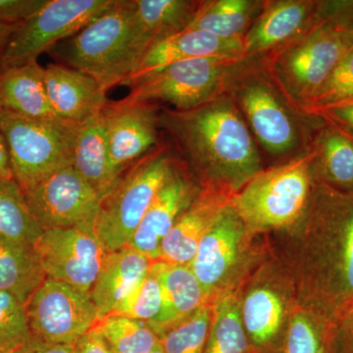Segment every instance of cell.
I'll return each mask as SVG.
<instances>
[{"label":"cell","mask_w":353,"mask_h":353,"mask_svg":"<svg viewBox=\"0 0 353 353\" xmlns=\"http://www.w3.org/2000/svg\"><path fill=\"white\" fill-rule=\"evenodd\" d=\"M152 262L129 246L108 253L90 292L99 319L113 312L148 275Z\"/></svg>","instance_id":"obj_24"},{"label":"cell","mask_w":353,"mask_h":353,"mask_svg":"<svg viewBox=\"0 0 353 353\" xmlns=\"http://www.w3.org/2000/svg\"><path fill=\"white\" fill-rule=\"evenodd\" d=\"M14 180L10 157L4 137L0 132V183Z\"/></svg>","instance_id":"obj_43"},{"label":"cell","mask_w":353,"mask_h":353,"mask_svg":"<svg viewBox=\"0 0 353 353\" xmlns=\"http://www.w3.org/2000/svg\"><path fill=\"white\" fill-rule=\"evenodd\" d=\"M229 57H203L176 62L130 85L125 103L166 102L189 111L219 97L229 69L240 62Z\"/></svg>","instance_id":"obj_10"},{"label":"cell","mask_w":353,"mask_h":353,"mask_svg":"<svg viewBox=\"0 0 353 353\" xmlns=\"http://www.w3.org/2000/svg\"><path fill=\"white\" fill-rule=\"evenodd\" d=\"M114 353H152L160 345L159 338L146 323L121 315H108L95 323Z\"/></svg>","instance_id":"obj_33"},{"label":"cell","mask_w":353,"mask_h":353,"mask_svg":"<svg viewBox=\"0 0 353 353\" xmlns=\"http://www.w3.org/2000/svg\"><path fill=\"white\" fill-rule=\"evenodd\" d=\"M353 102V48L332 71L304 108L318 114Z\"/></svg>","instance_id":"obj_35"},{"label":"cell","mask_w":353,"mask_h":353,"mask_svg":"<svg viewBox=\"0 0 353 353\" xmlns=\"http://www.w3.org/2000/svg\"><path fill=\"white\" fill-rule=\"evenodd\" d=\"M134 0L113 3L50 51L59 64L82 72L104 90L125 85L138 65L132 50Z\"/></svg>","instance_id":"obj_3"},{"label":"cell","mask_w":353,"mask_h":353,"mask_svg":"<svg viewBox=\"0 0 353 353\" xmlns=\"http://www.w3.org/2000/svg\"><path fill=\"white\" fill-rule=\"evenodd\" d=\"M72 166L94 188L101 201L119 180L111 165L108 134L102 114L77 127Z\"/></svg>","instance_id":"obj_26"},{"label":"cell","mask_w":353,"mask_h":353,"mask_svg":"<svg viewBox=\"0 0 353 353\" xmlns=\"http://www.w3.org/2000/svg\"><path fill=\"white\" fill-rule=\"evenodd\" d=\"M46 278L34 246L0 236V292L12 294L27 305Z\"/></svg>","instance_id":"obj_28"},{"label":"cell","mask_w":353,"mask_h":353,"mask_svg":"<svg viewBox=\"0 0 353 353\" xmlns=\"http://www.w3.org/2000/svg\"><path fill=\"white\" fill-rule=\"evenodd\" d=\"M268 241L299 303L334 320L353 301V194L315 180L303 215Z\"/></svg>","instance_id":"obj_1"},{"label":"cell","mask_w":353,"mask_h":353,"mask_svg":"<svg viewBox=\"0 0 353 353\" xmlns=\"http://www.w3.org/2000/svg\"><path fill=\"white\" fill-rule=\"evenodd\" d=\"M152 271L161 288V311L150 328L158 338L203 306L209 305L205 292L189 265L153 261Z\"/></svg>","instance_id":"obj_22"},{"label":"cell","mask_w":353,"mask_h":353,"mask_svg":"<svg viewBox=\"0 0 353 353\" xmlns=\"http://www.w3.org/2000/svg\"><path fill=\"white\" fill-rule=\"evenodd\" d=\"M212 306L205 305L159 336L163 353H205Z\"/></svg>","instance_id":"obj_34"},{"label":"cell","mask_w":353,"mask_h":353,"mask_svg":"<svg viewBox=\"0 0 353 353\" xmlns=\"http://www.w3.org/2000/svg\"><path fill=\"white\" fill-rule=\"evenodd\" d=\"M43 78L53 112L67 124H85L101 115L110 101L97 81L64 65L43 67Z\"/></svg>","instance_id":"obj_18"},{"label":"cell","mask_w":353,"mask_h":353,"mask_svg":"<svg viewBox=\"0 0 353 353\" xmlns=\"http://www.w3.org/2000/svg\"><path fill=\"white\" fill-rule=\"evenodd\" d=\"M20 353H77L75 345H60L32 338L22 347Z\"/></svg>","instance_id":"obj_42"},{"label":"cell","mask_w":353,"mask_h":353,"mask_svg":"<svg viewBox=\"0 0 353 353\" xmlns=\"http://www.w3.org/2000/svg\"><path fill=\"white\" fill-rule=\"evenodd\" d=\"M34 248L46 277L88 296L109 253L94 232L80 228L44 230Z\"/></svg>","instance_id":"obj_14"},{"label":"cell","mask_w":353,"mask_h":353,"mask_svg":"<svg viewBox=\"0 0 353 353\" xmlns=\"http://www.w3.org/2000/svg\"><path fill=\"white\" fill-rule=\"evenodd\" d=\"M159 125L176 139L201 185L234 196L263 171L250 130L228 97L189 111L164 108Z\"/></svg>","instance_id":"obj_2"},{"label":"cell","mask_w":353,"mask_h":353,"mask_svg":"<svg viewBox=\"0 0 353 353\" xmlns=\"http://www.w3.org/2000/svg\"><path fill=\"white\" fill-rule=\"evenodd\" d=\"M23 347L17 348H0V353H20Z\"/></svg>","instance_id":"obj_45"},{"label":"cell","mask_w":353,"mask_h":353,"mask_svg":"<svg viewBox=\"0 0 353 353\" xmlns=\"http://www.w3.org/2000/svg\"><path fill=\"white\" fill-rule=\"evenodd\" d=\"M269 250L268 236L250 232L229 202L204 234L190 264L209 305L236 292Z\"/></svg>","instance_id":"obj_4"},{"label":"cell","mask_w":353,"mask_h":353,"mask_svg":"<svg viewBox=\"0 0 353 353\" xmlns=\"http://www.w3.org/2000/svg\"><path fill=\"white\" fill-rule=\"evenodd\" d=\"M152 353H163V350H162L161 345H159V347H158L157 350H153Z\"/></svg>","instance_id":"obj_46"},{"label":"cell","mask_w":353,"mask_h":353,"mask_svg":"<svg viewBox=\"0 0 353 353\" xmlns=\"http://www.w3.org/2000/svg\"><path fill=\"white\" fill-rule=\"evenodd\" d=\"M31 339L25 304L12 294L0 292V348L21 347Z\"/></svg>","instance_id":"obj_37"},{"label":"cell","mask_w":353,"mask_h":353,"mask_svg":"<svg viewBox=\"0 0 353 353\" xmlns=\"http://www.w3.org/2000/svg\"><path fill=\"white\" fill-rule=\"evenodd\" d=\"M199 3L187 0H134L132 50L138 64L155 43L185 31Z\"/></svg>","instance_id":"obj_21"},{"label":"cell","mask_w":353,"mask_h":353,"mask_svg":"<svg viewBox=\"0 0 353 353\" xmlns=\"http://www.w3.org/2000/svg\"><path fill=\"white\" fill-rule=\"evenodd\" d=\"M236 292L241 322L254 352H284L299 299L294 281L271 250Z\"/></svg>","instance_id":"obj_7"},{"label":"cell","mask_w":353,"mask_h":353,"mask_svg":"<svg viewBox=\"0 0 353 353\" xmlns=\"http://www.w3.org/2000/svg\"><path fill=\"white\" fill-rule=\"evenodd\" d=\"M201 185L199 196L162 241L159 261L190 266L204 234L233 196L217 188Z\"/></svg>","instance_id":"obj_20"},{"label":"cell","mask_w":353,"mask_h":353,"mask_svg":"<svg viewBox=\"0 0 353 353\" xmlns=\"http://www.w3.org/2000/svg\"><path fill=\"white\" fill-rule=\"evenodd\" d=\"M46 0H0V24L17 26L37 12Z\"/></svg>","instance_id":"obj_38"},{"label":"cell","mask_w":353,"mask_h":353,"mask_svg":"<svg viewBox=\"0 0 353 353\" xmlns=\"http://www.w3.org/2000/svg\"><path fill=\"white\" fill-rule=\"evenodd\" d=\"M341 352L353 353V301L334 320Z\"/></svg>","instance_id":"obj_39"},{"label":"cell","mask_w":353,"mask_h":353,"mask_svg":"<svg viewBox=\"0 0 353 353\" xmlns=\"http://www.w3.org/2000/svg\"><path fill=\"white\" fill-rule=\"evenodd\" d=\"M205 353H255L241 322L236 290L212 305Z\"/></svg>","instance_id":"obj_31"},{"label":"cell","mask_w":353,"mask_h":353,"mask_svg":"<svg viewBox=\"0 0 353 353\" xmlns=\"http://www.w3.org/2000/svg\"><path fill=\"white\" fill-rule=\"evenodd\" d=\"M320 2L288 0L271 4L243 37V57L289 41L317 20Z\"/></svg>","instance_id":"obj_23"},{"label":"cell","mask_w":353,"mask_h":353,"mask_svg":"<svg viewBox=\"0 0 353 353\" xmlns=\"http://www.w3.org/2000/svg\"><path fill=\"white\" fill-rule=\"evenodd\" d=\"M180 164L170 148L157 145L134 162L101 201L94 233L108 252L128 245L158 192Z\"/></svg>","instance_id":"obj_6"},{"label":"cell","mask_w":353,"mask_h":353,"mask_svg":"<svg viewBox=\"0 0 353 353\" xmlns=\"http://www.w3.org/2000/svg\"><path fill=\"white\" fill-rule=\"evenodd\" d=\"M22 192L43 230L80 228L94 232L101 197L72 165Z\"/></svg>","instance_id":"obj_11"},{"label":"cell","mask_w":353,"mask_h":353,"mask_svg":"<svg viewBox=\"0 0 353 353\" xmlns=\"http://www.w3.org/2000/svg\"><path fill=\"white\" fill-rule=\"evenodd\" d=\"M32 338L76 345L99 320L92 297L46 278L26 305Z\"/></svg>","instance_id":"obj_13"},{"label":"cell","mask_w":353,"mask_h":353,"mask_svg":"<svg viewBox=\"0 0 353 353\" xmlns=\"http://www.w3.org/2000/svg\"><path fill=\"white\" fill-rule=\"evenodd\" d=\"M161 306V288L157 275L150 269L148 275L109 315L125 316L150 326L159 315Z\"/></svg>","instance_id":"obj_36"},{"label":"cell","mask_w":353,"mask_h":353,"mask_svg":"<svg viewBox=\"0 0 353 353\" xmlns=\"http://www.w3.org/2000/svg\"><path fill=\"white\" fill-rule=\"evenodd\" d=\"M196 176L180 165L158 192L127 246L157 261L165 236L201 190Z\"/></svg>","instance_id":"obj_16"},{"label":"cell","mask_w":353,"mask_h":353,"mask_svg":"<svg viewBox=\"0 0 353 353\" xmlns=\"http://www.w3.org/2000/svg\"><path fill=\"white\" fill-rule=\"evenodd\" d=\"M0 110L28 119L62 122L51 108L43 67L38 61L0 70Z\"/></svg>","instance_id":"obj_25"},{"label":"cell","mask_w":353,"mask_h":353,"mask_svg":"<svg viewBox=\"0 0 353 353\" xmlns=\"http://www.w3.org/2000/svg\"><path fill=\"white\" fill-rule=\"evenodd\" d=\"M76 130L64 122L28 119L0 110V132L21 190L71 166Z\"/></svg>","instance_id":"obj_8"},{"label":"cell","mask_w":353,"mask_h":353,"mask_svg":"<svg viewBox=\"0 0 353 353\" xmlns=\"http://www.w3.org/2000/svg\"><path fill=\"white\" fill-rule=\"evenodd\" d=\"M77 353H114L101 334L92 328L75 345Z\"/></svg>","instance_id":"obj_41"},{"label":"cell","mask_w":353,"mask_h":353,"mask_svg":"<svg viewBox=\"0 0 353 353\" xmlns=\"http://www.w3.org/2000/svg\"><path fill=\"white\" fill-rule=\"evenodd\" d=\"M114 0H46L37 12L14 28L0 57V70L38 61L44 52L74 36Z\"/></svg>","instance_id":"obj_9"},{"label":"cell","mask_w":353,"mask_h":353,"mask_svg":"<svg viewBox=\"0 0 353 353\" xmlns=\"http://www.w3.org/2000/svg\"><path fill=\"white\" fill-rule=\"evenodd\" d=\"M313 152L294 158L252 178L230 199L252 233L271 234L292 226L307 206L315 178Z\"/></svg>","instance_id":"obj_5"},{"label":"cell","mask_w":353,"mask_h":353,"mask_svg":"<svg viewBox=\"0 0 353 353\" xmlns=\"http://www.w3.org/2000/svg\"><path fill=\"white\" fill-rule=\"evenodd\" d=\"M312 152L315 180L353 194V134L329 122Z\"/></svg>","instance_id":"obj_27"},{"label":"cell","mask_w":353,"mask_h":353,"mask_svg":"<svg viewBox=\"0 0 353 353\" xmlns=\"http://www.w3.org/2000/svg\"><path fill=\"white\" fill-rule=\"evenodd\" d=\"M317 115L322 116L327 122L333 123L341 129L353 134V102L347 105L327 109Z\"/></svg>","instance_id":"obj_40"},{"label":"cell","mask_w":353,"mask_h":353,"mask_svg":"<svg viewBox=\"0 0 353 353\" xmlns=\"http://www.w3.org/2000/svg\"><path fill=\"white\" fill-rule=\"evenodd\" d=\"M16 26L0 24V57Z\"/></svg>","instance_id":"obj_44"},{"label":"cell","mask_w":353,"mask_h":353,"mask_svg":"<svg viewBox=\"0 0 353 353\" xmlns=\"http://www.w3.org/2000/svg\"><path fill=\"white\" fill-rule=\"evenodd\" d=\"M43 231L32 214L17 182L11 180L0 183V236L34 246Z\"/></svg>","instance_id":"obj_32"},{"label":"cell","mask_w":353,"mask_h":353,"mask_svg":"<svg viewBox=\"0 0 353 353\" xmlns=\"http://www.w3.org/2000/svg\"><path fill=\"white\" fill-rule=\"evenodd\" d=\"M259 2L248 0H216L199 3L188 26L190 31H203L222 39H243Z\"/></svg>","instance_id":"obj_30"},{"label":"cell","mask_w":353,"mask_h":353,"mask_svg":"<svg viewBox=\"0 0 353 353\" xmlns=\"http://www.w3.org/2000/svg\"><path fill=\"white\" fill-rule=\"evenodd\" d=\"M236 97L250 128L265 150L284 154L296 145V128L270 85L259 78L243 82Z\"/></svg>","instance_id":"obj_17"},{"label":"cell","mask_w":353,"mask_h":353,"mask_svg":"<svg viewBox=\"0 0 353 353\" xmlns=\"http://www.w3.org/2000/svg\"><path fill=\"white\" fill-rule=\"evenodd\" d=\"M243 39H222L203 31H183L155 43L139 60L125 85L161 71L165 67L203 57L243 59Z\"/></svg>","instance_id":"obj_19"},{"label":"cell","mask_w":353,"mask_h":353,"mask_svg":"<svg viewBox=\"0 0 353 353\" xmlns=\"http://www.w3.org/2000/svg\"><path fill=\"white\" fill-rule=\"evenodd\" d=\"M352 48L353 30L327 23L316 24L279 62L281 80L290 94L305 106Z\"/></svg>","instance_id":"obj_12"},{"label":"cell","mask_w":353,"mask_h":353,"mask_svg":"<svg viewBox=\"0 0 353 353\" xmlns=\"http://www.w3.org/2000/svg\"><path fill=\"white\" fill-rule=\"evenodd\" d=\"M283 353H343L334 320L299 301L290 319Z\"/></svg>","instance_id":"obj_29"},{"label":"cell","mask_w":353,"mask_h":353,"mask_svg":"<svg viewBox=\"0 0 353 353\" xmlns=\"http://www.w3.org/2000/svg\"><path fill=\"white\" fill-rule=\"evenodd\" d=\"M108 134L111 165L116 176L123 175L134 162L158 145L159 112L148 102L109 101L101 112Z\"/></svg>","instance_id":"obj_15"}]
</instances>
